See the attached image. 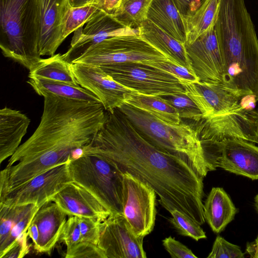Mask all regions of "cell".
<instances>
[{"label": "cell", "instance_id": "cell-26", "mask_svg": "<svg viewBox=\"0 0 258 258\" xmlns=\"http://www.w3.org/2000/svg\"><path fill=\"white\" fill-rule=\"evenodd\" d=\"M28 78L27 83L40 96L48 93L80 101L101 102L93 93L81 86L39 77Z\"/></svg>", "mask_w": 258, "mask_h": 258}, {"label": "cell", "instance_id": "cell-46", "mask_svg": "<svg viewBox=\"0 0 258 258\" xmlns=\"http://www.w3.org/2000/svg\"><path fill=\"white\" fill-rule=\"evenodd\" d=\"M254 207L258 213V194L254 197Z\"/></svg>", "mask_w": 258, "mask_h": 258}, {"label": "cell", "instance_id": "cell-10", "mask_svg": "<svg viewBox=\"0 0 258 258\" xmlns=\"http://www.w3.org/2000/svg\"><path fill=\"white\" fill-rule=\"evenodd\" d=\"M257 123L258 111L247 107L243 99L235 110L201 119L196 130L202 144L233 139L255 143Z\"/></svg>", "mask_w": 258, "mask_h": 258}, {"label": "cell", "instance_id": "cell-35", "mask_svg": "<svg viewBox=\"0 0 258 258\" xmlns=\"http://www.w3.org/2000/svg\"><path fill=\"white\" fill-rule=\"evenodd\" d=\"M243 257L244 253L239 246L228 242L219 235L216 237L212 250L207 256V258Z\"/></svg>", "mask_w": 258, "mask_h": 258}, {"label": "cell", "instance_id": "cell-28", "mask_svg": "<svg viewBox=\"0 0 258 258\" xmlns=\"http://www.w3.org/2000/svg\"><path fill=\"white\" fill-rule=\"evenodd\" d=\"M39 208L34 204L11 208L9 221L10 232L5 242L0 244V258L3 257L20 237L28 233V228Z\"/></svg>", "mask_w": 258, "mask_h": 258}, {"label": "cell", "instance_id": "cell-41", "mask_svg": "<svg viewBox=\"0 0 258 258\" xmlns=\"http://www.w3.org/2000/svg\"><path fill=\"white\" fill-rule=\"evenodd\" d=\"M182 16H190L201 6L204 0H173Z\"/></svg>", "mask_w": 258, "mask_h": 258}, {"label": "cell", "instance_id": "cell-19", "mask_svg": "<svg viewBox=\"0 0 258 258\" xmlns=\"http://www.w3.org/2000/svg\"><path fill=\"white\" fill-rule=\"evenodd\" d=\"M51 201L69 217H88L102 222L111 215L90 192L73 182L69 183Z\"/></svg>", "mask_w": 258, "mask_h": 258}, {"label": "cell", "instance_id": "cell-21", "mask_svg": "<svg viewBox=\"0 0 258 258\" xmlns=\"http://www.w3.org/2000/svg\"><path fill=\"white\" fill-rule=\"evenodd\" d=\"M30 123L28 117L20 111L7 107L0 110V163L20 146Z\"/></svg>", "mask_w": 258, "mask_h": 258}, {"label": "cell", "instance_id": "cell-5", "mask_svg": "<svg viewBox=\"0 0 258 258\" xmlns=\"http://www.w3.org/2000/svg\"><path fill=\"white\" fill-rule=\"evenodd\" d=\"M38 0H0V47L3 54L30 71L41 59Z\"/></svg>", "mask_w": 258, "mask_h": 258}, {"label": "cell", "instance_id": "cell-23", "mask_svg": "<svg viewBox=\"0 0 258 258\" xmlns=\"http://www.w3.org/2000/svg\"><path fill=\"white\" fill-rule=\"evenodd\" d=\"M204 214L212 230L219 233L223 231L238 212L230 197L222 187H214L205 200Z\"/></svg>", "mask_w": 258, "mask_h": 258}, {"label": "cell", "instance_id": "cell-17", "mask_svg": "<svg viewBox=\"0 0 258 258\" xmlns=\"http://www.w3.org/2000/svg\"><path fill=\"white\" fill-rule=\"evenodd\" d=\"M185 46L192 70L200 81L224 82V66L215 27Z\"/></svg>", "mask_w": 258, "mask_h": 258}, {"label": "cell", "instance_id": "cell-12", "mask_svg": "<svg viewBox=\"0 0 258 258\" xmlns=\"http://www.w3.org/2000/svg\"><path fill=\"white\" fill-rule=\"evenodd\" d=\"M212 163L229 172L258 179V146L240 139L203 144Z\"/></svg>", "mask_w": 258, "mask_h": 258}, {"label": "cell", "instance_id": "cell-38", "mask_svg": "<svg viewBox=\"0 0 258 258\" xmlns=\"http://www.w3.org/2000/svg\"><path fill=\"white\" fill-rule=\"evenodd\" d=\"M67 258H106L103 251L98 245L82 241L70 251L66 252Z\"/></svg>", "mask_w": 258, "mask_h": 258}, {"label": "cell", "instance_id": "cell-36", "mask_svg": "<svg viewBox=\"0 0 258 258\" xmlns=\"http://www.w3.org/2000/svg\"><path fill=\"white\" fill-rule=\"evenodd\" d=\"M67 246V252L83 241L78 225L77 216H70L67 220L60 237Z\"/></svg>", "mask_w": 258, "mask_h": 258}, {"label": "cell", "instance_id": "cell-29", "mask_svg": "<svg viewBox=\"0 0 258 258\" xmlns=\"http://www.w3.org/2000/svg\"><path fill=\"white\" fill-rule=\"evenodd\" d=\"M28 76L39 77L80 86L73 74L70 63L57 53L48 58H42L30 71Z\"/></svg>", "mask_w": 258, "mask_h": 258}, {"label": "cell", "instance_id": "cell-8", "mask_svg": "<svg viewBox=\"0 0 258 258\" xmlns=\"http://www.w3.org/2000/svg\"><path fill=\"white\" fill-rule=\"evenodd\" d=\"M101 69L118 83L142 94L165 96L186 91L176 77L143 62H127Z\"/></svg>", "mask_w": 258, "mask_h": 258}, {"label": "cell", "instance_id": "cell-13", "mask_svg": "<svg viewBox=\"0 0 258 258\" xmlns=\"http://www.w3.org/2000/svg\"><path fill=\"white\" fill-rule=\"evenodd\" d=\"M83 26L74 31L70 47L62 54L69 63L80 57L91 47L113 37L139 34L137 28L126 27L111 15L98 9Z\"/></svg>", "mask_w": 258, "mask_h": 258}, {"label": "cell", "instance_id": "cell-6", "mask_svg": "<svg viewBox=\"0 0 258 258\" xmlns=\"http://www.w3.org/2000/svg\"><path fill=\"white\" fill-rule=\"evenodd\" d=\"M69 171L73 182L90 192L111 214L122 215V172L97 154L71 160Z\"/></svg>", "mask_w": 258, "mask_h": 258}, {"label": "cell", "instance_id": "cell-32", "mask_svg": "<svg viewBox=\"0 0 258 258\" xmlns=\"http://www.w3.org/2000/svg\"><path fill=\"white\" fill-rule=\"evenodd\" d=\"M98 9L92 4L69 9L64 19L63 38L64 39L78 28L84 26Z\"/></svg>", "mask_w": 258, "mask_h": 258}, {"label": "cell", "instance_id": "cell-42", "mask_svg": "<svg viewBox=\"0 0 258 258\" xmlns=\"http://www.w3.org/2000/svg\"><path fill=\"white\" fill-rule=\"evenodd\" d=\"M122 0H92L89 4L98 9L112 15L120 6Z\"/></svg>", "mask_w": 258, "mask_h": 258}, {"label": "cell", "instance_id": "cell-47", "mask_svg": "<svg viewBox=\"0 0 258 258\" xmlns=\"http://www.w3.org/2000/svg\"><path fill=\"white\" fill-rule=\"evenodd\" d=\"M255 143L258 144V123H257V129H256V140H255Z\"/></svg>", "mask_w": 258, "mask_h": 258}, {"label": "cell", "instance_id": "cell-27", "mask_svg": "<svg viewBox=\"0 0 258 258\" xmlns=\"http://www.w3.org/2000/svg\"><path fill=\"white\" fill-rule=\"evenodd\" d=\"M124 102L168 123H180L181 118L177 110L160 96L147 95L136 92L126 97Z\"/></svg>", "mask_w": 258, "mask_h": 258}, {"label": "cell", "instance_id": "cell-1", "mask_svg": "<svg viewBox=\"0 0 258 258\" xmlns=\"http://www.w3.org/2000/svg\"><path fill=\"white\" fill-rule=\"evenodd\" d=\"M82 150L83 155H100L150 186L169 213L177 210L200 225L205 223L204 177L191 165L150 143L118 108L107 111L102 128Z\"/></svg>", "mask_w": 258, "mask_h": 258}, {"label": "cell", "instance_id": "cell-39", "mask_svg": "<svg viewBox=\"0 0 258 258\" xmlns=\"http://www.w3.org/2000/svg\"><path fill=\"white\" fill-rule=\"evenodd\" d=\"M164 247L172 258H197L198 257L185 245L169 236L162 240Z\"/></svg>", "mask_w": 258, "mask_h": 258}, {"label": "cell", "instance_id": "cell-25", "mask_svg": "<svg viewBox=\"0 0 258 258\" xmlns=\"http://www.w3.org/2000/svg\"><path fill=\"white\" fill-rule=\"evenodd\" d=\"M220 3L221 0H204L193 14L181 15L186 37L185 44H191L215 27Z\"/></svg>", "mask_w": 258, "mask_h": 258}, {"label": "cell", "instance_id": "cell-40", "mask_svg": "<svg viewBox=\"0 0 258 258\" xmlns=\"http://www.w3.org/2000/svg\"><path fill=\"white\" fill-rule=\"evenodd\" d=\"M28 234L20 237L4 255V258H22L30 251V245L28 243Z\"/></svg>", "mask_w": 258, "mask_h": 258}, {"label": "cell", "instance_id": "cell-37", "mask_svg": "<svg viewBox=\"0 0 258 258\" xmlns=\"http://www.w3.org/2000/svg\"><path fill=\"white\" fill-rule=\"evenodd\" d=\"M77 219L83 241L97 245L100 237L101 222L83 217L77 216Z\"/></svg>", "mask_w": 258, "mask_h": 258}, {"label": "cell", "instance_id": "cell-7", "mask_svg": "<svg viewBox=\"0 0 258 258\" xmlns=\"http://www.w3.org/2000/svg\"><path fill=\"white\" fill-rule=\"evenodd\" d=\"M163 60H170L137 34L115 36L104 40L89 48L71 63H83L102 68L127 62L147 63Z\"/></svg>", "mask_w": 258, "mask_h": 258}, {"label": "cell", "instance_id": "cell-24", "mask_svg": "<svg viewBox=\"0 0 258 258\" xmlns=\"http://www.w3.org/2000/svg\"><path fill=\"white\" fill-rule=\"evenodd\" d=\"M147 19L176 40L185 43L181 14L173 0H152Z\"/></svg>", "mask_w": 258, "mask_h": 258}, {"label": "cell", "instance_id": "cell-30", "mask_svg": "<svg viewBox=\"0 0 258 258\" xmlns=\"http://www.w3.org/2000/svg\"><path fill=\"white\" fill-rule=\"evenodd\" d=\"M152 0H122L112 16L124 26L137 28L147 19Z\"/></svg>", "mask_w": 258, "mask_h": 258}, {"label": "cell", "instance_id": "cell-31", "mask_svg": "<svg viewBox=\"0 0 258 258\" xmlns=\"http://www.w3.org/2000/svg\"><path fill=\"white\" fill-rule=\"evenodd\" d=\"M177 111L180 118L189 119L199 123L203 114L195 101L185 93L160 96Z\"/></svg>", "mask_w": 258, "mask_h": 258}, {"label": "cell", "instance_id": "cell-16", "mask_svg": "<svg viewBox=\"0 0 258 258\" xmlns=\"http://www.w3.org/2000/svg\"><path fill=\"white\" fill-rule=\"evenodd\" d=\"M70 67L79 85L93 93L106 111L119 107L126 97L137 92L118 83L98 67L70 63Z\"/></svg>", "mask_w": 258, "mask_h": 258}, {"label": "cell", "instance_id": "cell-34", "mask_svg": "<svg viewBox=\"0 0 258 258\" xmlns=\"http://www.w3.org/2000/svg\"><path fill=\"white\" fill-rule=\"evenodd\" d=\"M145 63L172 74L183 84L194 83L200 81L194 72L187 68L175 64L170 60L151 61Z\"/></svg>", "mask_w": 258, "mask_h": 258}, {"label": "cell", "instance_id": "cell-9", "mask_svg": "<svg viewBox=\"0 0 258 258\" xmlns=\"http://www.w3.org/2000/svg\"><path fill=\"white\" fill-rule=\"evenodd\" d=\"M123 175L122 215L135 235L143 237L153 230L157 214L156 193L132 174Z\"/></svg>", "mask_w": 258, "mask_h": 258}, {"label": "cell", "instance_id": "cell-15", "mask_svg": "<svg viewBox=\"0 0 258 258\" xmlns=\"http://www.w3.org/2000/svg\"><path fill=\"white\" fill-rule=\"evenodd\" d=\"M143 239L135 235L122 214H111L100 224L97 245L106 258H146Z\"/></svg>", "mask_w": 258, "mask_h": 258}, {"label": "cell", "instance_id": "cell-33", "mask_svg": "<svg viewBox=\"0 0 258 258\" xmlns=\"http://www.w3.org/2000/svg\"><path fill=\"white\" fill-rule=\"evenodd\" d=\"M170 222L179 233L192 238L196 241L207 238L206 233L201 225L180 211L174 210L170 213Z\"/></svg>", "mask_w": 258, "mask_h": 258}, {"label": "cell", "instance_id": "cell-43", "mask_svg": "<svg viewBox=\"0 0 258 258\" xmlns=\"http://www.w3.org/2000/svg\"><path fill=\"white\" fill-rule=\"evenodd\" d=\"M27 232L29 237L32 240L35 249L38 245L39 240V231L37 225L32 221Z\"/></svg>", "mask_w": 258, "mask_h": 258}, {"label": "cell", "instance_id": "cell-4", "mask_svg": "<svg viewBox=\"0 0 258 258\" xmlns=\"http://www.w3.org/2000/svg\"><path fill=\"white\" fill-rule=\"evenodd\" d=\"M118 108L157 148L184 160L204 178L214 170L207 159L197 131L189 125L168 123L125 102Z\"/></svg>", "mask_w": 258, "mask_h": 258}, {"label": "cell", "instance_id": "cell-44", "mask_svg": "<svg viewBox=\"0 0 258 258\" xmlns=\"http://www.w3.org/2000/svg\"><path fill=\"white\" fill-rule=\"evenodd\" d=\"M246 252L250 257L258 258V235L254 241L247 243Z\"/></svg>", "mask_w": 258, "mask_h": 258}, {"label": "cell", "instance_id": "cell-14", "mask_svg": "<svg viewBox=\"0 0 258 258\" xmlns=\"http://www.w3.org/2000/svg\"><path fill=\"white\" fill-rule=\"evenodd\" d=\"M183 84L185 93L195 101L201 111L202 119L235 110L241 106L245 96L253 95L229 87L222 82L199 81Z\"/></svg>", "mask_w": 258, "mask_h": 258}, {"label": "cell", "instance_id": "cell-22", "mask_svg": "<svg viewBox=\"0 0 258 258\" xmlns=\"http://www.w3.org/2000/svg\"><path fill=\"white\" fill-rule=\"evenodd\" d=\"M137 29L139 34L143 38L164 54L171 61L194 72L184 43L168 34L148 19L142 22Z\"/></svg>", "mask_w": 258, "mask_h": 258}, {"label": "cell", "instance_id": "cell-11", "mask_svg": "<svg viewBox=\"0 0 258 258\" xmlns=\"http://www.w3.org/2000/svg\"><path fill=\"white\" fill-rule=\"evenodd\" d=\"M68 162L56 165L0 196V205L17 206L34 204L40 207L69 183L73 182Z\"/></svg>", "mask_w": 258, "mask_h": 258}, {"label": "cell", "instance_id": "cell-18", "mask_svg": "<svg viewBox=\"0 0 258 258\" xmlns=\"http://www.w3.org/2000/svg\"><path fill=\"white\" fill-rule=\"evenodd\" d=\"M40 34L38 51L41 56H52L64 41L63 29L68 0H38Z\"/></svg>", "mask_w": 258, "mask_h": 258}, {"label": "cell", "instance_id": "cell-45", "mask_svg": "<svg viewBox=\"0 0 258 258\" xmlns=\"http://www.w3.org/2000/svg\"><path fill=\"white\" fill-rule=\"evenodd\" d=\"M92 0H68L71 7H80L89 4Z\"/></svg>", "mask_w": 258, "mask_h": 258}, {"label": "cell", "instance_id": "cell-2", "mask_svg": "<svg viewBox=\"0 0 258 258\" xmlns=\"http://www.w3.org/2000/svg\"><path fill=\"white\" fill-rule=\"evenodd\" d=\"M37 128L10 157L5 191L54 166L68 162L74 151L90 144L103 125L107 111L101 102L80 101L44 93Z\"/></svg>", "mask_w": 258, "mask_h": 258}, {"label": "cell", "instance_id": "cell-3", "mask_svg": "<svg viewBox=\"0 0 258 258\" xmlns=\"http://www.w3.org/2000/svg\"><path fill=\"white\" fill-rule=\"evenodd\" d=\"M215 29L226 85L258 101V38L244 0H221Z\"/></svg>", "mask_w": 258, "mask_h": 258}, {"label": "cell", "instance_id": "cell-20", "mask_svg": "<svg viewBox=\"0 0 258 258\" xmlns=\"http://www.w3.org/2000/svg\"><path fill=\"white\" fill-rule=\"evenodd\" d=\"M67 214L54 202L49 201L38 210L32 222L39 231L38 245L35 250L50 255L67 221Z\"/></svg>", "mask_w": 258, "mask_h": 258}]
</instances>
